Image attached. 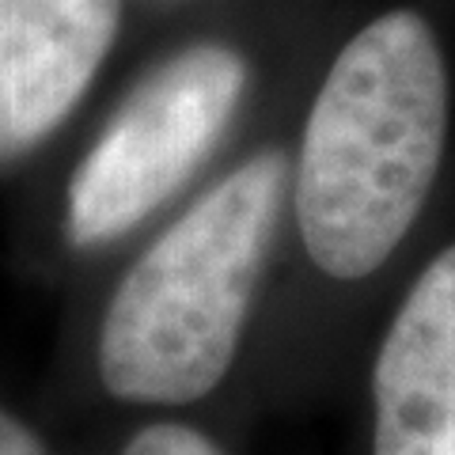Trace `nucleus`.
I'll return each instance as SVG.
<instances>
[{
  "mask_svg": "<svg viewBox=\"0 0 455 455\" xmlns=\"http://www.w3.org/2000/svg\"><path fill=\"white\" fill-rule=\"evenodd\" d=\"M448 133V73L418 12H387L334 57L307 114L296 220L323 274L387 262L433 190Z\"/></svg>",
  "mask_w": 455,
  "mask_h": 455,
  "instance_id": "nucleus-1",
  "label": "nucleus"
},
{
  "mask_svg": "<svg viewBox=\"0 0 455 455\" xmlns=\"http://www.w3.org/2000/svg\"><path fill=\"white\" fill-rule=\"evenodd\" d=\"M281 152L235 167L140 254L99 334V376L125 403H194L232 368L284 197Z\"/></svg>",
  "mask_w": 455,
  "mask_h": 455,
  "instance_id": "nucleus-2",
  "label": "nucleus"
},
{
  "mask_svg": "<svg viewBox=\"0 0 455 455\" xmlns=\"http://www.w3.org/2000/svg\"><path fill=\"white\" fill-rule=\"evenodd\" d=\"M243 84L247 65L228 46H194L152 73L76 167L68 239L107 243L167 202L220 140Z\"/></svg>",
  "mask_w": 455,
  "mask_h": 455,
  "instance_id": "nucleus-3",
  "label": "nucleus"
},
{
  "mask_svg": "<svg viewBox=\"0 0 455 455\" xmlns=\"http://www.w3.org/2000/svg\"><path fill=\"white\" fill-rule=\"evenodd\" d=\"M376 455H455V247L398 307L372 376Z\"/></svg>",
  "mask_w": 455,
  "mask_h": 455,
  "instance_id": "nucleus-4",
  "label": "nucleus"
},
{
  "mask_svg": "<svg viewBox=\"0 0 455 455\" xmlns=\"http://www.w3.org/2000/svg\"><path fill=\"white\" fill-rule=\"evenodd\" d=\"M118 16L122 0H0V122L16 148L76 107Z\"/></svg>",
  "mask_w": 455,
  "mask_h": 455,
  "instance_id": "nucleus-5",
  "label": "nucleus"
},
{
  "mask_svg": "<svg viewBox=\"0 0 455 455\" xmlns=\"http://www.w3.org/2000/svg\"><path fill=\"white\" fill-rule=\"evenodd\" d=\"M122 455H224L209 436L190 425H148L140 429Z\"/></svg>",
  "mask_w": 455,
  "mask_h": 455,
  "instance_id": "nucleus-6",
  "label": "nucleus"
},
{
  "mask_svg": "<svg viewBox=\"0 0 455 455\" xmlns=\"http://www.w3.org/2000/svg\"><path fill=\"white\" fill-rule=\"evenodd\" d=\"M0 455H50V451L42 448V440L23 421L0 410Z\"/></svg>",
  "mask_w": 455,
  "mask_h": 455,
  "instance_id": "nucleus-7",
  "label": "nucleus"
},
{
  "mask_svg": "<svg viewBox=\"0 0 455 455\" xmlns=\"http://www.w3.org/2000/svg\"><path fill=\"white\" fill-rule=\"evenodd\" d=\"M12 148H16V140H12V137H8V130H4V122H0V156H4V152H12Z\"/></svg>",
  "mask_w": 455,
  "mask_h": 455,
  "instance_id": "nucleus-8",
  "label": "nucleus"
}]
</instances>
